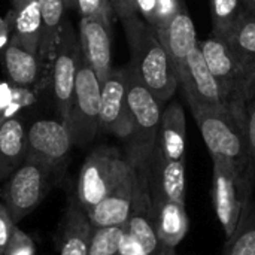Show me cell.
<instances>
[{"instance_id": "cell-18", "label": "cell", "mask_w": 255, "mask_h": 255, "mask_svg": "<svg viewBox=\"0 0 255 255\" xmlns=\"http://www.w3.org/2000/svg\"><path fill=\"white\" fill-rule=\"evenodd\" d=\"M155 148L167 160H185L187 151V120L182 105L173 100L163 108L158 140Z\"/></svg>"}, {"instance_id": "cell-14", "label": "cell", "mask_w": 255, "mask_h": 255, "mask_svg": "<svg viewBox=\"0 0 255 255\" xmlns=\"http://www.w3.org/2000/svg\"><path fill=\"white\" fill-rule=\"evenodd\" d=\"M178 82L184 96L193 106H226L220 84L212 75L200 46H197L187 58L181 70H178Z\"/></svg>"}, {"instance_id": "cell-9", "label": "cell", "mask_w": 255, "mask_h": 255, "mask_svg": "<svg viewBox=\"0 0 255 255\" xmlns=\"http://www.w3.org/2000/svg\"><path fill=\"white\" fill-rule=\"evenodd\" d=\"M82 58L84 54L79 42V34H76L70 21L64 19L49 75L54 91L55 111L61 121H66L67 118L75 90L76 75Z\"/></svg>"}, {"instance_id": "cell-15", "label": "cell", "mask_w": 255, "mask_h": 255, "mask_svg": "<svg viewBox=\"0 0 255 255\" xmlns=\"http://www.w3.org/2000/svg\"><path fill=\"white\" fill-rule=\"evenodd\" d=\"M137 187V169L130 163L128 169L111 190V193L87 212L94 229L126 226Z\"/></svg>"}, {"instance_id": "cell-35", "label": "cell", "mask_w": 255, "mask_h": 255, "mask_svg": "<svg viewBox=\"0 0 255 255\" xmlns=\"http://www.w3.org/2000/svg\"><path fill=\"white\" fill-rule=\"evenodd\" d=\"M139 16L155 28L157 25V0H136Z\"/></svg>"}, {"instance_id": "cell-26", "label": "cell", "mask_w": 255, "mask_h": 255, "mask_svg": "<svg viewBox=\"0 0 255 255\" xmlns=\"http://www.w3.org/2000/svg\"><path fill=\"white\" fill-rule=\"evenodd\" d=\"M226 39L242 58L255 64V13L247 10Z\"/></svg>"}, {"instance_id": "cell-2", "label": "cell", "mask_w": 255, "mask_h": 255, "mask_svg": "<svg viewBox=\"0 0 255 255\" xmlns=\"http://www.w3.org/2000/svg\"><path fill=\"white\" fill-rule=\"evenodd\" d=\"M212 158L232 163L242 182L251 190L254 161L250 155L244 120L227 106L190 108Z\"/></svg>"}, {"instance_id": "cell-20", "label": "cell", "mask_w": 255, "mask_h": 255, "mask_svg": "<svg viewBox=\"0 0 255 255\" xmlns=\"http://www.w3.org/2000/svg\"><path fill=\"white\" fill-rule=\"evenodd\" d=\"M25 121L10 117L0 123V182H4L27 157Z\"/></svg>"}, {"instance_id": "cell-16", "label": "cell", "mask_w": 255, "mask_h": 255, "mask_svg": "<svg viewBox=\"0 0 255 255\" xmlns=\"http://www.w3.org/2000/svg\"><path fill=\"white\" fill-rule=\"evenodd\" d=\"M148 179H149L152 196H160L163 199L185 205L187 202L185 160H179V161L167 160L155 148L148 172Z\"/></svg>"}, {"instance_id": "cell-37", "label": "cell", "mask_w": 255, "mask_h": 255, "mask_svg": "<svg viewBox=\"0 0 255 255\" xmlns=\"http://www.w3.org/2000/svg\"><path fill=\"white\" fill-rule=\"evenodd\" d=\"M242 1H244V4H245L248 12L255 13V0H242Z\"/></svg>"}, {"instance_id": "cell-5", "label": "cell", "mask_w": 255, "mask_h": 255, "mask_svg": "<svg viewBox=\"0 0 255 255\" xmlns=\"http://www.w3.org/2000/svg\"><path fill=\"white\" fill-rule=\"evenodd\" d=\"M60 178L45 164L25 158V161L3 182L1 203L15 224L30 215L45 200L49 191L60 184Z\"/></svg>"}, {"instance_id": "cell-34", "label": "cell", "mask_w": 255, "mask_h": 255, "mask_svg": "<svg viewBox=\"0 0 255 255\" xmlns=\"http://www.w3.org/2000/svg\"><path fill=\"white\" fill-rule=\"evenodd\" d=\"M109 3H111L114 15L121 22H124L130 18L139 16L136 0H109Z\"/></svg>"}, {"instance_id": "cell-27", "label": "cell", "mask_w": 255, "mask_h": 255, "mask_svg": "<svg viewBox=\"0 0 255 255\" xmlns=\"http://www.w3.org/2000/svg\"><path fill=\"white\" fill-rule=\"evenodd\" d=\"M126 226L93 229L88 255H120V242Z\"/></svg>"}, {"instance_id": "cell-21", "label": "cell", "mask_w": 255, "mask_h": 255, "mask_svg": "<svg viewBox=\"0 0 255 255\" xmlns=\"http://www.w3.org/2000/svg\"><path fill=\"white\" fill-rule=\"evenodd\" d=\"M40 4V43H39V61L43 78L48 79L51 75L52 60L60 40V33L64 24V0H39Z\"/></svg>"}, {"instance_id": "cell-31", "label": "cell", "mask_w": 255, "mask_h": 255, "mask_svg": "<svg viewBox=\"0 0 255 255\" xmlns=\"http://www.w3.org/2000/svg\"><path fill=\"white\" fill-rule=\"evenodd\" d=\"M184 6L182 0H157V25L155 30L166 27Z\"/></svg>"}, {"instance_id": "cell-11", "label": "cell", "mask_w": 255, "mask_h": 255, "mask_svg": "<svg viewBox=\"0 0 255 255\" xmlns=\"http://www.w3.org/2000/svg\"><path fill=\"white\" fill-rule=\"evenodd\" d=\"M133 124L127 100L126 67L112 69L109 76L102 82V103L99 133L112 134L124 142L131 136Z\"/></svg>"}, {"instance_id": "cell-36", "label": "cell", "mask_w": 255, "mask_h": 255, "mask_svg": "<svg viewBox=\"0 0 255 255\" xmlns=\"http://www.w3.org/2000/svg\"><path fill=\"white\" fill-rule=\"evenodd\" d=\"M120 255H149L146 250L127 232H124L120 242Z\"/></svg>"}, {"instance_id": "cell-38", "label": "cell", "mask_w": 255, "mask_h": 255, "mask_svg": "<svg viewBox=\"0 0 255 255\" xmlns=\"http://www.w3.org/2000/svg\"><path fill=\"white\" fill-rule=\"evenodd\" d=\"M64 4H66V9L76 7V3H75V0H64Z\"/></svg>"}, {"instance_id": "cell-30", "label": "cell", "mask_w": 255, "mask_h": 255, "mask_svg": "<svg viewBox=\"0 0 255 255\" xmlns=\"http://www.w3.org/2000/svg\"><path fill=\"white\" fill-rule=\"evenodd\" d=\"M244 128L250 155L255 164V96L251 97L244 108Z\"/></svg>"}, {"instance_id": "cell-17", "label": "cell", "mask_w": 255, "mask_h": 255, "mask_svg": "<svg viewBox=\"0 0 255 255\" xmlns=\"http://www.w3.org/2000/svg\"><path fill=\"white\" fill-rule=\"evenodd\" d=\"M155 31L158 33L161 42L164 43L173 61L175 70L178 73V70H181L182 66L185 64L188 55L199 46L196 25L185 4L179 9V12L172 18V21L166 27Z\"/></svg>"}, {"instance_id": "cell-3", "label": "cell", "mask_w": 255, "mask_h": 255, "mask_svg": "<svg viewBox=\"0 0 255 255\" xmlns=\"http://www.w3.org/2000/svg\"><path fill=\"white\" fill-rule=\"evenodd\" d=\"M199 46L221 87L226 106L244 120L245 103L255 94V64L242 58L224 36L214 31L199 40Z\"/></svg>"}, {"instance_id": "cell-1", "label": "cell", "mask_w": 255, "mask_h": 255, "mask_svg": "<svg viewBox=\"0 0 255 255\" xmlns=\"http://www.w3.org/2000/svg\"><path fill=\"white\" fill-rule=\"evenodd\" d=\"M130 48V64L161 105L167 103L179 82L173 61L154 27L140 16L121 22Z\"/></svg>"}, {"instance_id": "cell-24", "label": "cell", "mask_w": 255, "mask_h": 255, "mask_svg": "<svg viewBox=\"0 0 255 255\" xmlns=\"http://www.w3.org/2000/svg\"><path fill=\"white\" fill-rule=\"evenodd\" d=\"M40 4L39 0H19L10 6V40L19 43L33 54L40 43Z\"/></svg>"}, {"instance_id": "cell-8", "label": "cell", "mask_w": 255, "mask_h": 255, "mask_svg": "<svg viewBox=\"0 0 255 255\" xmlns=\"http://www.w3.org/2000/svg\"><path fill=\"white\" fill-rule=\"evenodd\" d=\"M212 203L226 238L230 239L242 223L250 190L245 187L232 163L212 158Z\"/></svg>"}, {"instance_id": "cell-10", "label": "cell", "mask_w": 255, "mask_h": 255, "mask_svg": "<svg viewBox=\"0 0 255 255\" xmlns=\"http://www.w3.org/2000/svg\"><path fill=\"white\" fill-rule=\"evenodd\" d=\"M70 131L64 121L37 120L27 130V157L36 160L61 179L73 148Z\"/></svg>"}, {"instance_id": "cell-29", "label": "cell", "mask_w": 255, "mask_h": 255, "mask_svg": "<svg viewBox=\"0 0 255 255\" xmlns=\"http://www.w3.org/2000/svg\"><path fill=\"white\" fill-rule=\"evenodd\" d=\"M34 254V244L33 241L18 229V226L13 230V235L9 241V245L6 248L4 255H33Z\"/></svg>"}, {"instance_id": "cell-25", "label": "cell", "mask_w": 255, "mask_h": 255, "mask_svg": "<svg viewBox=\"0 0 255 255\" xmlns=\"http://www.w3.org/2000/svg\"><path fill=\"white\" fill-rule=\"evenodd\" d=\"M209 3L212 31L224 37L233 30V27L247 12L242 0H209Z\"/></svg>"}, {"instance_id": "cell-39", "label": "cell", "mask_w": 255, "mask_h": 255, "mask_svg": "<svg viewBox=\"0 0 255 255\" xmlns=\"http://www.w3.org/2000/svg\"><path fill=\"white\" fill-rule=\"evenodd\" d=\"M19 0H10V6H15Z\"/></svg>"}, {"instance_id": "cell-41", "label": "cell", "mask_w": 255, "mask_h": 255, "mask_svg": "<svg viewBox=\"0 0 255 255\" xmlns=\"http://www.w3.org/2000/svg\"><path fill=\"white\" fill-rule=\"evenodd\" d=\"M254 96H255V94H254Z\"/></svg>"}, {"instance_id": "cell-23", "label": "cell", "mask_w": 255, "mask_h": 255, "mask_svg": "<svg viewBox=\"0 0 255 255\" xmlns=\"http://www.w3.org/2000/svg\"><path fill=\"white\" fill-rule=\"evenodd\" d=\"M3 66L10 84L18 88H34L39 81L45 82L39 55L10 39L4 48Z\"/></svg>"}, {"instance_id": "cell-7", "label": "cell", "mask_w": 255, "mask_h": 255, "mask_svg": "<svg viewBox=\"0 0 255 255\" xmlns=\"http://www.w3.org/2000/svg\"><path fill=\"white\" fill-rule=\"evenodd\" d=\"M102 82L93 67L82 58L79 66L66 126L75 146H88L99 134Z\"/></svg>"}, {"instance_id": "cell-33", "label": "cell", "mask_w": 255, "mask_h": 255, "mask_svg": "<svg viewBox=\"0 0 255 255\" xmlns=\"http://www.w3.org/2000/svg\"><path fill=\"white\" fill-rule=\"evenodd\" d=\"M16 224L10 218V214L7 212L6 206L0 203V255H4L6 253V248L9 245Z\"/></svg>"}, {"instance_id": "cell-13", "label": "cell", "mask_w": 255, "mask_h": 255, "mask_svg": "<svg viewBox=\"0 0 255 255\" xmlns=\"http://www.w3.org/2000/svg\"><path fill=\"white\" fill-rule=\"evenodd\" d=\"M79 42L84 58L100 82L112 72V15L81 16Z\"/></svg>"}, {"instance_id": "cell-22", "label": "cell", "mask_w": 255, "mask_h": 255, "mask_svg": "<svg viewBox=\"0 0 255 255\" xmlns=\"http://www.w3.org/2000/svg\"><path fill=\"white\" fill-rule=\"evenodd\" d=\"M93 226L76 197L69 202L58 244V255H88Z\"/></svg>"}, {"instance_id": "cell-28", "label": "cell", "mask_w": 255, "mask_h": 255, "mask_svg": "<svg viewBox=\"0 0 255 255\" xmlns=\"http://www.w3.org/2000/svg\"><path fill=\"white\" fill-rule=\"evenodd\" d=\"M224 255H255V221L241 223L236 233L227 239Z\"/></svg>"}, {"instance_id": "cell-40", "label": "cell", "mask_w": 255, "mask_h": 255, "mask_svg": "<svg viewBox=\"0 0 255 255\" xmlns=\"http://www.w3.org/2000/svg\"><path fill=\"white\" fill-rule=\"evenodd\" d=\"M169 255H176V254H173V253H172V254H169Z\"/></svg>"}, {"instance_id": "cell-6", "label": "cell", "mask_w": 255, "mask_h": 255, "mask_svg": "<svg viewBox=\"0 0 255 255\" xmlns=\"http://www.w3.org/2000/svg\"><path fill=\"white\" fill-rule=\"evenodd\" d=\"M128 166L130 160L124 151L106 145L94 148L79 170L75 196L79 206L88 212L102 202L118 184Z\"/></svg>"}, {"instance_id": "cell-32", "label": "cell", "mask_w": 255, "mask_h": 255, "mask_svg": "<svg viewBox=\"0 0 255 255\" xmlns=\"http://www.w3.org/2000/svg\"><path fill=\"white\" fill-rule=\"evenodd\" d=\"M75 3L81 16H94V15L114 16L109 0H75Z\"/></svg>"}, {"instance_id": "cell-4", "label": "cell", "mask_w": 255, "mask_h": 255, "mask_svg": "<svg viewBox=\"0 0 255 255\" xmlns=\"http://www.w3.org/2000/svg\"><path fill=\"white\" fill-rule=\"evenodd\" d=\"M126 76L133 131L130 139L126 142L124 152L134 167L149 169L158 140L163 105L143 84L130 63L126 66Z\"/></svg>"}, {"instance_id": "cell-12", "label": "cell", "mask_w": 255, "mask_h": 255, "mask_svg": "<svg viewBox=\"0 0 255 255\" xmlns=\"http://www.w3.org/2000/svg\"><path fill=\"white\" fill-rule=\"evenodd\" d=\"M148 172L149 169H137V187L133 206L126 224V232L131 235L149 255H169L173 251H167L161 245L155 230L154 203Z\"/></svg>"}, {"instance_id": "cell-19", "label": "cell", "mask_w": 255, "mask_h": 255, "mask_svg": "<svg viewBox=\"0 0 255 255\" xmlns=\"http://www.w3.org/2000/svg\"><path fill=\"white\" fill-rule=\"evenodd\" d=\"M155 230L161 245L167 251H173L187 236L190 221L185 205L152 196Z\"/></svg>"}]
</instances>
